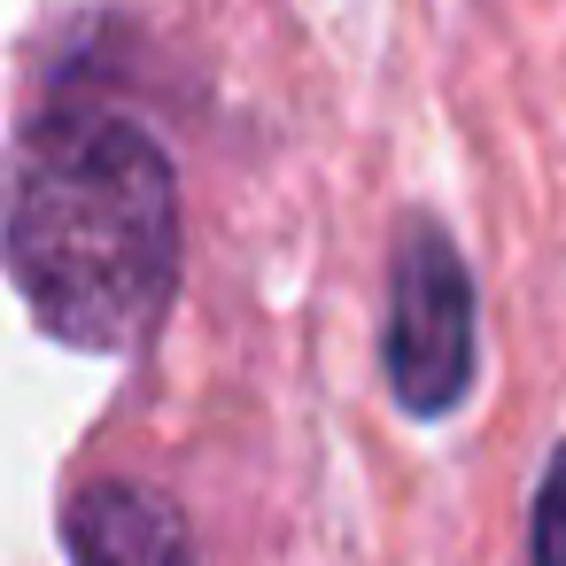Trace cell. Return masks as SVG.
Listing matches in <instances>:
<instances>
[{"label": "cell", "instance_id": "cell-2", "mask_svg": "<svg viewBox=\"0 0 566 566\" xmlns=\"http://www.w3.org/2000/svg\"><path fill=\"white\" fill-rule=\"evenodd\" d=\"M388 380L403 411H450L473 380V287L434 226H411L388 295Z\"/></svg>", "mask_w": 566, "mask_h": 566}, {"label": "cell", "instance_id": "cell-1", "mask_svg": "<svg viewBox=\"0 0 566 566\" xmlns=\"http://www.w3.org/2000/svg\"><path fill=\"white\" fill-rule=\"evenodd\" d=\"M0 249L48 334L78 349H117L171 295L179 179L133 117L55 109L24 133L9 164Z\"/></svg>", "mask_w": 566, "mask_h": 566}, {"label": "cell", "instance_id": "cell-3", "mask_svg": "<svg viewBox=\"0 0 566 566\" xmlns=\"http://www.w3.org/2000/svg\"><path fill=\"white\" fill-rule=\"evenodd\" d=\"M71 558L78 566H195L187 520L148 481H94L71 504Z\"/></svg>", "mask_w": 566, "mask_h": 566}, {"label": "cell", "instance_id": "cell-4", "mask_svg": "<svg viewBox=\"0 0 566 566\" xmlns=\"http://www.w3.org/2000/svg\"><path fill=\"white\" fill-rule=\"evenodd\" d=\"M535 566H566V450L535 489Z\"/></svg>", "mask_w": 566, "mask_h": 566}]
</instances>
